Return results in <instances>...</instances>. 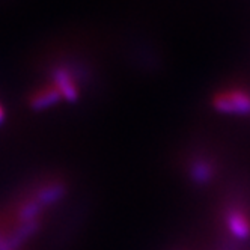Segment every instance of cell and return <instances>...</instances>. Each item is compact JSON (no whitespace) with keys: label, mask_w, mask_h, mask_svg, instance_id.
Returning a JSON list of instances; mask_svg holds the SVG:
<instances>
[{"label":"cell","mask_w":250,"mask_h":250,"mask_svg":"<svg viewBox=\"0 0 250 250\" xmlns=\"http://www.w3.org/2000/svg\"><path fill=\"white\" fill-rule=\"evenodd\" d=\"M214 107L222 113L249 115L250 113V94L244 89H226L216 94L212 100Z\"/></svg>","instance_id":"obj_1"},{"label":"cell","mask_w":250,"mask_h":250,"mask_svg":"<svg viewBox=\"0 0 250 250\" xmlns=\"http://www.w3.org/2000/svg\"><path fill=\"white\" fill-rule=\"evenodd\" d=\"M225 223L230 235L235 238L247 240L250 237V219L241 208L230 207L225 214Z\"/></svg>","instance_id":"obj_2"},{"label":"cell","mask_w":250,"mask_h":250,"mask_svg":"<svg viewBox=\"0 0 250 250\" xmlns=\"http://www.w3.org/2000/svg\"><path fill=\"white\" fill-rule=\"evenodd\" d=\"M53 84L58 87L59 94L62 95V100L73 101L79 94V83L76 80V76L66 68H59L53 74Z\"/></svg>","instance_id":"obj_3"},{"label":"cell","mask_w":250,"mask_h":250,"mask_svg":"<svg viewBox=\"0 0 250 250\" xmlns=\"http://www.w3.org/2000/svg\"><path fill=\"white\" fill-rule=\"evenodd\" d=\"M61 100H62V95L59 94L58 87L53 83H48L33 92V95L30 97V104L35 109H45V107L55 104Z\"/></svg>","instance_id":"obj_4"},{"label":"cell","mask_w":250,"mask_h":250,"mask_svg":"<svg viewBox=\"0 0 250 250\" xmlns=\"http://www.w3.org/2000/svg\"><path fill=\"white\" fill-rule=\"evenodd\" d=\"M63 193V186L58 181H51L42 187L38 188V191L33 194V198L40 202L41 207L50 205L55 201H58Z\"/></svg>","instance_id":"obj_5"},{"label":"cell","mask_w":250,"mask_h":250,"mask_svg":"<svg viewBox=\"0 0 250 250\" xmlns=\"http://www.w3.org/2000/svg\"><path fill=\"white\" fill-rule=\"evenodd\" d=\"M190 173L194 178V181L207 183V181H209V178L212 176V165L208 163L207 160H196L194 163H191Z\"/></svg>","instance_id":"obj_6"},{"label":"cell","mask_w":250,"mask_h":250,"mask_svg":"<svg viewBox=\"0 0 250 250\" xmlns=\"http://www.w3.org/2000/svg\"><path fill=\"white\" fill-rule=\"evenodd\" d=\"M2 118H3V110H2V107H0V121H2Z\"/></svg>","instance_id":"obj_7"}]
</instances>
